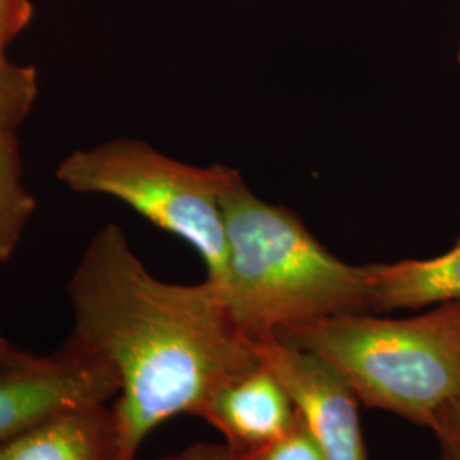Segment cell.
<instances>
[{
	"mask_svg": "<svg viewBox=\"0 0 460 460\" xmlns=\"http://www.w3.org/2000/svg\"><path fill=\"white\" fill-rule=\"evenodd\" d=\"M163 460H235L227 445L201 444L182 450L181 454Z\"/></svg>",
	"mask_w": 460,
	"mask_h": 460,
	"instance_id": "15",
	"label": "cell"
},
{
	"mask_svg": "<svg viewBox=\"0 0 460 460\" xmlns=\"http://www.w3.org/2000/svg\"><path fill=\"white\" fill-rule=\"evenodd\" d=\"M370 313L429 309L460 302V237L440 256L368 264Z\"/></svg>",
	"mask_w": 460,
	"mask_h": 460,
	"instance_id": "9",
	"label": "cell"
},
{
	"mask_svg": "<svg viewBox=\"0 0 460 460\" xmlns=\"http://www.w3.org/2000/svg\"><path fill=\"white\" fill-rule=\"evenodd\" d=\"M198 418L217 428L234 454L279 440L300 420L292 397L263 362L217 389Z\"/></svg>",
	"mask_w": 460,
	"mask_h": 460,
	"instance_id": "7",
	"label": "cell"
},
{
	"mask_svg": "<svg viewBox=\"0 0 460 460\" xmlns=\"http://www.w3.org/2000/svg\"><path fill=\"white\" fill-rule=\"evenodd\" d=\"M0 460H135L113 406L58 414L0 444Z\"/></svg>",
	"mask_w": 460,
	"mask_h": 460,
	"instance_id": "8",
	"label": "cell"
},
{
	"mask_svg": "<svg viewBox=\"0 0 460 460\" xmlns=\"http://www.w3.org/2000/svg\"><path fill=\"white\" fill-rule=\"evenodd\" d=\"M118 393L115 368L74 336L49 355L26 351L0 365V444L58 414L106 404Z\"/></svg>",
	"mask_w": 460,
	"mask_h": 460,
	"instance_id": "5",
	"label": "cell"
},
{
	"mask_svg": "<svg viewBox=\"0 0 460 460\" xmlns=\"http://www.w3.org/2000/svg\"><path fill=\"white\" fill-rule=\"evenodd\" d=\"M277 338L329 365L367 408L420 427L460 399V302L402 319L338 314Z\"/></svg>",
	"mask_w": 460,
	"mask_h": 460,
	"instance_id": "3",
	"label": "cell"
},
{
	"mask_svg": "<svg viewBox=\"0 0 460 460\" xmlns=\"http://www.w3.org/2000/svg\"><path fill=\"white\" fill-rule=\"evenodd\" d=\"M232 171L224 164H186L144 140L119 137L70 152L55 176L77 193L116 198L188 243L203 260L207 279L224 292L229 247L222 195Z\"/></svg>",
	"mask_w": 460,
	"mask_h": 460,
	"instance_id": "4",
	"label": "cell"
},
{
	"mask_svg": "<svg viewBox=\"0 0 460 460\" xmlns=\"http://www.w3.org/2000/svg\"><path fill=\"white\" fill-rule=\"evenodd\" d=\"M31 17V0H0V51L28 28Z\"/></svg>",
	"mask_w": 460,
	"mask_h": 460,
	"instance_id": "14",
	"label": "cell"
},
{
	"mask_svg": "<svg viewBox=\"0 0 460 460\" xmlns=\"http://www.w3.org/2000/svg\"><path fill=\"white\" fill-rule=\"evenodd\" d=\"M66 294L72 336L115 368L113 410L135 457L159 425L198 416L217 389L261 363L218 285L154 277L116 224L84 249Z\"/></svg>",
	"mask_w": 460,
	"mask_h": 460,
	"instance_id": "1",
	"label": "cell"
},
{
	"mask_svg": "<svg viewBox=\"0 0 460 460\" xmlns=\"http://www.w3.org/2000/svg\"><path fill=\"white\" fill-rule=\"evenodd\" d=\"M38 98V74L31 66H19L0 51V130H13L30 116Z\"/></svg>",
	"mask_w": 460,
	"mask_h": 460,
	"instance_id": "11",
	"label": "cell"
},
{
	"mask_svg": "<svg viewBox=\"0 0 460 460\" xmlns=\"http://www.w3.org/2000/svg\"><path fill=\"white\" fill-rule=\"evenodd\" d=\"M260 360L292 397L296 412L326 460H368L358 404L329 365L279 338L256 343Z\"/></svg>",
	"mask_w": 460,
	"mask_h": 460,
	"instance_id": "6",
	"label": "cell"
},
{
	"mask_svg": "<svg viewBox=\"0 0 460 460\" xmlns=\"http://www.w3.org/2000/svg\"><path fill=\"white\" fill-rule=\"evenodd\" d=\"M26 351L17 348L16 345H13L9 340H5L2 334H0V365L2 363L13 362L17 360L24 355Z\"/></svg>",
	"mask_w": 460,
	"mask_h": 460,
	"instance_id": "16",
	"label": "cell"
},
{
	"mask_svg": "<svg viewBox=\"0 0 460 460\" xmlns=\"http://www.w3.org/2000/svg\"><path fill=\"white\" fill-rule=\"evenodd\" d=\"M431 433L438 444V460H460V399L438 414Z\"/></svg>",
	"mask_w": 460,
	"mask_h": 460,
	"instance_id": "13",
	"label": "cell"
},
{
	"mask_svg": "<svg viewBox=\"0 0 460 460\" xmlns=\"http://www.w3.org/2000/svg\"><path fill=\"white\" fill-rule=\"evenodd\" d=\"M457 62L460 64V43H459V51H457Z\"/></svg>",
	"mask_w": 460,
	"mask_h": 460,
	"instance_id": "17",
	"label": "cell"
},
{
	"mask_svg": "<svg viewBox=\"0 0 460 460\" xmlns=\"http://www.w3.org/2000/svg\"><path fill=\"white\" fill-rule=\"evenodd\" d=\"M234 456L235 460H326L302 420H298L296 427L279 440L246 454Z\"/></svg>",
	"mask_w": 460,
	"mask_h": 460,
	"instance_id": "12",
	"label": "cell"
},
{
	"mask_svg": "<svg viewBox=\"0 0 460 460\" xmlns=\"http://www.w3.org/2000/svg\"><path fill=\"white\" fill-rule=\"evenodd\" d=\"M230 311L258 343L338 314L370 313L368 266L329 252L292 210L258 197L237 169L222 195Z\"/></svg>",
	"mask_w": 460,
	"mask_h": 460,
	"instance_id": "2",
	"label": "cell"
},
{
	"mask_svg": "<svg viewBox=\"0 0 460 460\" xmlns=\"http://www.w3.org/2000/svg\"><path fill=\"white\" fill-rule=\"evenodd\" d=\"M36 207V197L22 182L16 132L0 130V264L14 256Z\"/></svg>",
	"mask_w": 460,
	"mask_h": 460,
	"instance_id": "10",
	"label": "cell"
}]
</instances>
